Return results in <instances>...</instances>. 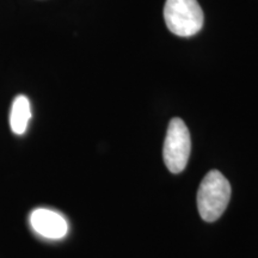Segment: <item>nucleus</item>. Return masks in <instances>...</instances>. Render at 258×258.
Returning a JSON list of instances; mask_svg holds the SVG:
<instances>
[{
    "mask_svg": "<svg viewBox=\"0 0 258 258\" xmlns=\"http://www.w3.org/2000/svg\"><path fill=\"white\" fill-rule=\"evenodd\" d=\"M231 199V185L227 178L212 170L202 179L198 191V208L201 218L214 222L224 214Z\"/></svg>",
    "mask_w": 258,
    "mask_h": 258,
    "instance_id": "nucleus-1",
    "label": "nucleus"
},
{
    "mask_svg": "<svg viewBox=\"0 0 258 258\" xmlns=\"http://www.w3.org/2000/svg\"><path fill=\"white\" fill-rule=\"evenodd\" d=\"M164 19L172 34L190 37L202 29L205 15L198 0H166Z\"/></svg>",
    "mask_w": 258,
    "mask_h": 258,
    "instance_id": "nucleus-2",
    "label": "nucleus"
},
{
    "mask_svg": "<svg viewBox=\"0 0 258 258\" xmlns=\"http://www.w3.org/2000/svg\"><path fill=\"white\" fill-rule=\"evenodd\" d=\"M190 151H191V139L188 127L179 117L172 118L167 127L163 148L164 163L170 172L179 173L185 169L190 157Z\"/></svg>",
    "mask_w": 258,
    "mask_h": 258,
    "instance_id": "nucleus-3",
    "label": "nucleus"
},
{
    "mask_svg": "<svg viewBox=\"0 0 258 258\" xmlns=\"http://www.w3.org/2000/svg\"><path fill=\"white\" fill-rule=\"evenodd\" d=\"M30 224L38 234L49 239H61L69 232L64 218L50 209H35L30 215Z\"/></svg>",
    "mask_w": 258,
    "mask_h": 258,
    "instance_id": "nucleus-4",
    "label": "nucleus"
},
{
    "mask_svg": "<svg viewBox=\"0 0 258 258\" xmlns=\"http://www.w3.org/2000/svg\"><path fill=\"white\" fill-rule=\"evenodd\" d=\"M30 118V102L25 96H17L12 103L11 115H10V125H11L12 132L17 135L24 134Z\"/></svg>",
    "mask_w": 258,
    "mask_h": 258,
    "instance_id": "nucleus-5",
    "label": "nucleus"
}]
</instances>
